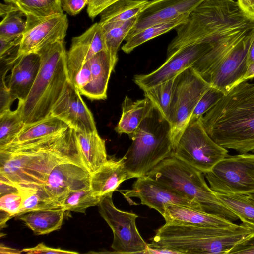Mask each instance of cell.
Returning a JSON list of instances; mask_svg holds the SVG:
<instances>
[{"instance_id":"6da1fadb","label":"cell","mask_w":254,"mask_h":254,"mask_svg":"<svg viewBox=\"0 0 254 254\" xmlns=\"http://www.w3.org/2000/svg\"><path fill=\"white\" fill-rule=\"evenodd\" d=\"M67 160L83 163L75 130L69 127L48 137L0 148V174L15 184L43 185L53 168Z\"/></svg>"},{"instance_id":"7a4b0ae2","label":"cell","mask_w":254,"mask_h":254,"mask_svg":"<svg viewBox=\"0 0 254 254\" xmlns=\"http://www.w3.org/2000/svg\"><path fill=\"white\" fill-rule=\"evenodd\" d=\"M210 137L239 154L254 152V84L233 87L200 118Z\"/></svg>"},{"instance_id":"3957f363","label":"cell","mask_w":254,"mask_h":254,"mask_svg":"<svg viewBox=\"0 0 254 254\" xmlns=\"http://www.w3.org/2000/svg\"><path fill=\"white\" fill-rule=\"evenodd\" d=\"M254 28V18L233 0H203L175 29L167 57L176 50L199 43L216 44L241 31Z\"/></svg>"},{"instance_id":"277c9868","label":"cell","mask_w":254,"mask_h":254,"mask_svg":"<svg viewBox=\"0 0 254 254\" xmlns=\"http://www.w3.org/2000/svg\"><path fill=\"white\" fill-rule=\"evenodd\" d=\"M254 231L244 223L233 228L165 223L157 230L148 246L170 249L179 254H228L236 244Z\"/></svg>"},{"instance_id":"5b68a950","label":"cell","mask_w":254,"mask_h":254,"mask_svg":"<svg viewBox=\"0 0 254 254\" xmlns=\"http://www.w3.org/2000/svg\"><path fill=\"white\" fill-rule=\"evenodd\" d=\"M37 53L41 60L38 74L26 99L17 106L25 125L50 117L69 80L64 40L47 45Z\"/></svg>"},{"instance_id":"8992f818","label":"cell","mask_w":254,"mask_h":254,"mask_svg":"<svg viewBox=\"0 0 254 254\" xmlns=\"http://www.w3.org/2000/svg\"><path fill=\"white\" fill-rule=\"evenodd\" d=\"M254 39V28L246 30L215 45L192 65L210 87L225 95L243 82L247 54Z\"/></svg>"},{"instance_id":"52a82bcc","label":"cell","mask_w":254,"mask_h":254,"mask_svg":"<svg viewBox=\"0 0 254 254\" xmlns=\"http://www.w3.org/2000/svg\"><path fill=\"white\" fill-rule=\"evenodd\" d=\"M171 129L169 121L154 106L131 138L132 142L123 157L127 179L147 175L172 156Z\"/></svg>"},{"instance_id":"ba28073f","label":"cell","mask_w":254,"mask_h":254,"mask_svg":"<svg viewBox=\"0 0 254 254\" xmlns=\"http://www.w3.org/2000/svg\"><path fill=\"white\" fill-rule=\"evenodd\" d=\"M147 175L197 203L204 212L233 222L239 219L217 198L202 172L173 156L163 160Z\"/></svg>"},{"instance_id":"9c48e42d","label":"cell","mask_w":254,"mask_h":254,"mask_svg":"<svg viewBox=\"0 0 254 254\" xmlns=\"http://www.w3.org/2000/svg\"><path fill=\"white\" fill-rule=\"evenodd\" d=\"M210 87L191 66L176 76L168 118L173 149L189 125L196 105Z\"/></svg>"},{"instance_id":"30bf717a","label":"cell","mask_w":254,"mask_h":254,"mask_svg":"<svg viewBox=\"0 0 254 254\" xmlns=\"http://www.w3.org/2000/svg\"><path fill=\"white\" fill-rule=\"evenodd\" d=\"M228 155L227 149L217 144L208 135L200 118L189 124L172 156L204 174L210 171Z\"/></svg>"},{"instance_id":"8fae6325","label":"cell","mask_w":254,"mask_h":254,"mask_svg":"<svg viewBox=\"0 0 254 254\" xmlns=\"http://www.w3.org/2000/svg\"><path fill=\"white\" fill-rule=\"evenodd\" d=\"M254 167V154L228 155L204 175L215 192L248 194L254 192V179L249 173Z\"/></svg>"},{"instance_id":"7c38bea8","label":"cell","mask_w":254,"mask_h":254,"mask_svg":"<svg viewBox=\"0 0 254 254\" xmlns=\"http://www.w3.org/2000/svg\"><path fill=\"white\" fill-rule=\"evenodd\" d=\"M113 193L105 196L98 204L99 212L113 234L111 245L113 253L143 254L148 244L138 231L135 213L123 211L114 205Z\"/></svg>"},{"instance_id":"4fadbf2b","label":"cell","mask_w":254,"mask_h":254,"mask_svg":"<svg viewBox=\"0 0 254 254\" xmlns=\"http://www.w3.org/2000/svg\"><path fill=\"white\" fill-rule=\"evenodd\" d=\"M215 45L199 43L181 48L167 57L157 69L147 74L136 75L133 80L143 91L175 77L209 51Z\"/></svg>"},{"instance_id":"5bb4252c","label":"cell","mask_w":254,"mask_h":254,"mask_svg":"<svg viewBox=\"0 0 254 254\" xmlns=\"http://www.w3.org/2000/svg\"><path fill=\"white\" fill-rule=\"evenodd\" d=\"M132 188L119 191L127 199L138 198L140 203L157 210L163 215L169 204L182 205L202 211L199 205L181 195L148 175L137 178Z\"/></svg>"},{"instance_id":"9a60e30c","label":"cell","mask_w":254,"mask_h":254,"mask_svg":"<svg viewBox=\"0 0 254 254\" xmlns=\"http://www.w3.org/2000/svg\"><path fill=\"white\" fill-rule=\"evenodd\" d=\"M26 21V28L20 41L18 58L26 54L37 52L50 44L64 40L68 21L64 13Z\"/></svg>"},{"instance_id":"2e32d148","label":"cell","mask_w":254,"mask_h":254,"mask_svg":"<svg viewBox=\"0 0 254 254\" xmlns=\"http://www.w3.org/2000/svg\"><path fill=\"white\" fill-rule=\"evenodd\" d=\"M81 95L76 87L69 80L54 105L50 116L64 122L75 131H97L92 114Z\"/></svg>"},{"instance_id":"e0dca14e","label":"cell","mask_w":254,"mask_h":254,"mask_svg":"<svg viewBox=\"0 0 254 254\" xmlns=\"http://www.w3.org/2000/svg\"><path fill=\"white\" fill-rule=\"evenodd\" d=\"M91 175L83 163L74 160L64 161L53 168L43 186L62 206L69 192L90 188Z\"/></svg>"},{"instance_id":"ac0fdd59","label":"cell","mask_w":254,"mask_h":254,"mask_svg":"<svg viewBox=\"0 0 254 254\" xmlns=\"http://www.w3.org/2000/svg\"><path fill=\"white\" fill-rule=\"evenodd\" d=\"M203 0H152L137 16L125 40L144 29L189 15Z\"/></svg>"},{"instance_id":"d6986e66","label":"cell","mask_w":254,"mask_h":254,"mask_svg":"<svg viewBox=\"0 0 254 254\" xmlns=\"http://www.w3.org/2000/svg\"><path fill=\"white\" fill-rule=\"evenodd\" d=\"M103 50H106V47L102 26L99 22L92 25L81 35L73 37L70 47L66 52V66L69 81L73 83L83 65Z\"/></svg>"},{"instance_id":"ffe728a7","label":"cell","mask_w":254,"mask_h":254,"mask_svg":"<svg viewBox=\"0 0 254 254\" xmlns=\"http://www.w3.org/2000/svg\"><path fill=\"white\" fill-rule=\"evenodd\" d=\"M41 64L37 52L21 56L11 68L6 83L10 95L14 101L22 103L25 100L34 83Z\"/></svg>"},{"instance_id":"44dd1931","label":"cell","mask_w":254,"mask_h":254,"mask_svg":"<svg viewBox=\"0 0 254 254\" xmlns=\"http://www.w3.org/2000/svg\"><path fill=\"white\" fill-rule=\"evenodd\" d=\"M86 63L89 68V81L80 94L91 100L106 99L109 80L115 68L110 56L103 50Z\"/></svg>"},{"instance_id":"7402d4cb","label":"cell","mask_w":254,"mask_h":254,"mask_svg":"<svg viewBox=\"0 0 254 254\" xmlns=\"http://www.w3.org/2000/svg\"><path fill=\"white\" fill-rule=\"evenodd\" d=\"M163 217L166 223L217 228H233L238 225L216 215L174 204L166 206Z\"/></svg>"},{"instance_id":"603a6c76","label":"cell","mask_w":254,"mask_h":254,"mask_svg":"<svg viewBox=\"0 0 254 254\" xmlns=\"http://www.w3.org/2000/svg\"><path fill=\"white\" fill-rule=\"evenodd\" d=\"M127 180L124 169V159L111 158L91 174L90 188L101 199L113 193L124 181Z\"/></svg>"},{"instance_id":"cb8c5ba5","label":"cell","mask_w":254,"mask_h":254,"mask_svg":"<svg viewBox=\"0 0 254 254\" xmlns=\"http://www.w3.org/2000/svg\"><path fill=\"white\" fill-rule=\"evenodd\" d=\"M75 132L82 161L87 170L92 174L108 160L105 140L100 136L97 131Z\"/></svg>"},{"instance_id":"d4e9b609","label":"cell","mask_w":254,"mask_h":254,"mask_svg":"<svg viewBox=\"0 0 254 254\" xmlns=\"http://www.w3.org/2000/svg\"><path fill=\"white\" fill-rule=\"evenodd\" d=\"M153 107L152 103L146 97L134 101L126 96L122 103V115L115 131L119 134H127L131 139Z\"/></svg>"},{"instance_id":"484cf974","label":"cell","mask_w":254,"mask_h":254,"mask_svg":"<svg viewBox=\"0 0 254 254\" xmlns=\"http://www.w3.org/2000/svg\"><path fill=\"white\" fill-rule=\"evenodd\" d=\"M65 211L63 208L33 211L17 215L35 234H47L61 228Z\"/></svg>"},{"instance_id":"4316f807","label":"cell","mask_w":254,"mask_h":254,"mask_svg":"<svg viewBox=\"0 0 254 254\" xmlns=\"http://www.w3.org/2000/svg\"><path fill=\"white\" fill-rule=\"evenodd\" d=\"M15 185L23 197L18 215L33 211L62 208L61 205L49 194L43 185Z\"/></svg>"},{"instance_id":"83f0119b","label":"cell","mask_w":254,"mask_h":254,"mask_svg":"<svg viewBox=\"0 0 254 254\" xmlns=\"http://www.w3.org/2000/svg\"><path fill=\"white\" fill-rule=\"evenodd\" d=\"M68 127H69L64 122L57 118L50 116L36 123L25 125L21 132L9 144H17L48 137L60 133Z\"/></svg>"},{"instance_id":"f1b7e54d","label":"cell","mask_w":254,"mask_h":254,"mask_svg":"<svg viewBox=\"0 0 254 254\" xmlns=\"http://www.w3.org/2000/svg\"><path fill=\"white\" fill-rule=\"evenodd\" d=\"M137 16L125 21L100 24L103 33L106 50L110 56L114 67L118 61L117 53L119 48L134 25Z\"/></svg>"},{"instance_id":"f546056e","label":"cell","mask_w":254,"mask_h":254,"mask_svg":"<svg viewBox=\"0 0 254 254\" xmlns=\"http://www.w3.org/2000/svg\"><path fill=\"white\" fill-rule=\"evenodd\" d=\"M148 1L147 0H119L100 14L99 23L103 24L129 20L138 16Z\"/></svg>"},{"instance_id":"4dcf8cb0","label":"cell","mask_w":254,"mask_h":254,"mask_svg":"<svg viewBox=\"0 0 254 254\" xmlns=\"http://www.w3.org/2000/svg\"><path fill=\"white\" fill-rule=\"evenodd\" d=\"M215 194L219 200L233 212L242 223L254 230V200L247 194L217 192Z\"/></svg>"},{"instance_id":"1f68e13d","label":"cell","mask_w":254,"mask_h":254,"mask_svg":"<svg viewBox=\"0 0 254 254\" xmlns=\"http://www.w3.org/2000/svg\"><path fill=\"white\" fill-rule=\"evenodd\" d=\"M189 15L181 16L173 20L154 25L138 32L126 40V43L122 47V50L127 54L130 53L143 43L175 29L187 20Z\"/></svg>"},{"instance_id":"d6a6232c","label":"cell","mask_w":254,"mask_h":254,"mask_svg":"<svg viewBox=\"0 0 254 254\" xmlns=\"http://www.w3.org/2000/svg\"><path fill=\"white\" fill-rule=\"evenodd\" d=\"M14 5L25 15L26 20L63 13L61 0H15Z\"/></svg>"},{"instance_id":"836d02e7","label":"cell","mask_w":254,"mask_h":254,"mask_svg":"<svg viewBox=\"0 0 254 254\" xmlns=\"http://www.w3.org/2000/svg\"><path fill=\"white\" fill-rule=\"evenodd\" d=\"M25 126L20 108L0 114V148L10 144Z\"/></svg>"},{"instance_id":"e575fe53","label":"cell","mask_w":254,"mask_h":254,"mask_svg":"<svg viewBox=\"0 0 254 254\" xmlns=\"http://www.w3.org/2000/svg\"><path fill=\"white\" fill-rule=\"evenodd\" d=\"M100 201L91 188H83L68 193L62 206L65 211L85 213L86 209L98 205Z\"/></svg>"},{"instance_id":"d590c367","label":"cell","mask_w":254,"mask_h":254,"mask_svg":"<svg viewBox=\"0 0 254 254\" xmlns=\"http://www.w3.org/2000/svg\"><path fill=\"white\" fill-rule=\"evenodd\" d=\"M176 77L144 90L145 97L151 101L168 121Z\"/></svg>"},{"instance_id":"8d00e7d4","label":"cell","mask_w":254,"mask_h":254,"mask_svg":"<svg viewBox=\"0 0 254 254\" xmlns=\"http://www.w3.org/2000/svg\"><path fill=\"white\" fill-rule=\"evenodd\" d=\"M25 15L14 5L1 15L3 17L0 23V37L15 38L22 37L26 28Z\"/></svg>"},{"instance_id":"74e56055","label":"cell","mask_w":254,"mask_h":254,"mask_svg":"<svg viewBox=\"0 0 254 254\" xmlns=\"http://www.w3.org/2000/svg\"><path fill=\"white\" fill-rule=\"evenodd\" d=\"M225 94L220 90L210 87L202 95L190 117L191 123L200 119L213 107Z\"/></svg>"},{"instance_id":"f35d334b","label":"cell","mask_w":254,"mask_h":254,"mask_svg":"<svg viewBox=\"0 0 254 254\" xmlns=\"http://www.w3.org/2000/svg\"><path fill=\"white\" fill-rule=\"evenodd\" d=\"M23 201L20 191L6 194L0 196V210L9 214L12 217L19 213Z\"/></svg>"},{"instance_id":"ab89813d","label":"cell","mask_w":254,"mask_h":254,"mask_svg":"<svg viewBox=\"0 0 254 254\" xmlns=\"http://www.w3.org/2000/svg\"><path fill=\"white\" fill-rule=\"evenodd\" d=\"M23 253L28 254H77L78 252L67 251L61 248H54L46 245L44 243H40L32 248H25L22 250Z\"/></svg>"},{"instance_id":"60d3db41","label":"cell","mask_w":254,"mask_h":254,"mask_svg":"<svg viewBox=\"0 0 254 254\" xmlns=\"http://www.w3.org/2000/svg\"><path fill=\"white\" fill-rule=\"evenodd\" d=\"M254 254V231L236 244L228 254Z\"/></svg>"},{"instance_id":"b9f144b4","label":"cell","mask_w":254,"mask_h":254,"mask_svg":"<svg viewBox=\"0 0 254 254\" xmlns=\"http://www.w3.org/2000/svg\"><path fill=\"white\" fill-rule=\"evenodd\" d=\"M6 74H0V114L10 109L14 100L12 98L5 80Z\"/></svg>"},{"instance_id":"7bdbcfd3","label":"cell","mask_w":254,"mask_h":254,"mask_svg":"<svg viewBox=\"0 0 254 254\" xmlns=\"http://www.w3.org/2000/svg\"><path fill=\"white\" fill-rule=\"evenodd\" d=\"M119 0H89L87 11L89 17L94 19L105 8Z\"/></svg>"},{"instance_id":"ee69618b","label":"cell","mask_w":254,"mask_h":254,"mask_svg":"<svg viewBox=\"0 0 254 254\" xmlns=\"http://www.w3.org/2000/svg\"><path fill=\"white\" fill-rule=\"evenodd\" d=\"M63 10L70 15L78 14L88 3L89 0H61Z\"/></svg>"},{"instance_id":"f6af8a7d","label":"cell","mask_w":254,"mask_h":254,"mask_svg":"<svg viewBox=\"0 0 254 254\" xmlns=\"http://www.w3.org/2000/svg\"><path fill=\"white\" fill-rule=\"evenodd\" d=\"M237 1L246 14L254 18V0H237Z\"/></svg>"},{"instance_id":"bcb514c9","label":"cell","mask_w":254,"mask_h":254,"mask_svg":"<svg viewBox=\"0 0 254 254\" xmlns=\"http://www.w3.org/2000/svg\"><path fill=\"white\" fill-rule=\"evenodd\" d=\"M144 254H179L178 252L166 248H152L148 246Z\"/></svg>"},{"instance_id":"7dc6e473","label":"cell","mask_w":254,"mask_h":254,"mask_svg":"<svg viewBox=\"0 0 254 254\" xmlns=\"http://www.w3.org/2000/svg\"><path fill=\"white\" fill-rule=\"evenodd\" d=\"M254 78V62L248 65L246 71L243 77V81Z\"/></svg>"},{"instance_id":"c3c4849f","label":"cell","mask_w":254,"mask_h":254,"mask_svg":"<svg viewBox=\"0 0 254 254\" xmlns=\"http://www.w3.org/2000/svg\"><path fill=\"white\" fill-rule=\"evenodd\" d=\"M0 254H23L22 250H17L1 244L0 247Z\"/></svg>"},{"instance_id":"681fc988","label":"cell","mask_w":254,"mask_h":254,"mask_svg":"<svg viewBox=\"0 0 254 254\" xmlns=\"http://www.w3.org/2000/svg\"><path fill=\"white\" fill-rule=\"evenodd\" d=\"M247 62L248 65L254 62V39H253L248 52Z\"/></svg>"},{"instance_id":"f907efd6","label":"cell","mask_w":254,"mask_h":254,"mask_svg":"<svg viewBox=\"0 0 254 254\" xmlns=\"http://www.w3.org/2000/svg\"><path fill=\"white\" fill-rule=\"evenodd\" d=\"M0 228L2 229V228H4L5 226L6 225V222L11 217H13L12 216H11L8 213L2 211L1 210H0Z\"/></svg>"},{"instance_id":"816d5d0a","label":"cell","mask_w":254,"mask_h":254,"mask_svg":"<svg viewBox=\"0 0 254 254\" xmlns=\"http://www.w3.org/2000/svg\"><path fill=\"white\" fill-rule=\"evenodd\" d=\"M250 176L254 179V167L249 171Z\"/></svg>"},{"instance_id":"f5cc1de1","label":"cell","mask_w":254,"mask_h":254,"mask_svg":"<svg viewBox=\"0 0 254 254\" xmlns=\"http://www.w3.org/2000/svg\"><path fill=\"white\" fill-rule=\"evenodd\" d=\"M3 0L5 2H6V3H8L9 4H13V5H14L15 3V0Z\"/></svg>"},{"instance_id":"db71d44e","label":"cell","mask_w":254,"mask_h":254,"mask_svg":"<svg viewBox=\"0 0 254 254\" xmlns=\"http://www.w3.org/2000/svg\"><path fill=\"white\" fill-rule=\"evenodd\" d=\"M250 197L254 200V192H252L249 194Z\"/></svg>"}]
</instances>
